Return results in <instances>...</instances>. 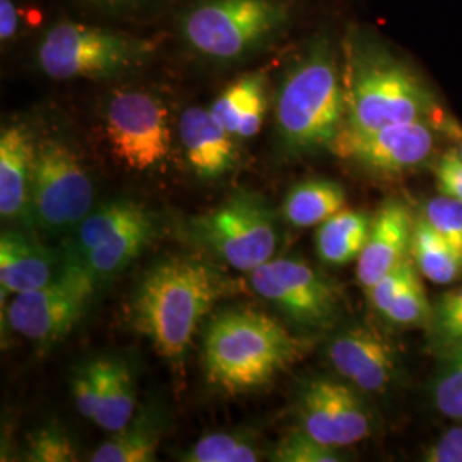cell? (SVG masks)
<instances>
[{"label":"cell","mask_w":462,"mask_h":462,"mask_svg":"<svg viewBox=\"0 0 462 462\" xmlns=\"http://www.w3.org/2000/svg\"><path fill=\"white\" fill-rule=\"evenodd\" d=\"M225 291L228 284L215 265L196 257H168L152 265L134 291V328L162 358L179 366Z\"/></svg>","instance_id":"cell-1"},{"label":"cell","mask_w":462,"mask_h":462,"mask_svg":"<svg viewBox=\"0 0 462 462\" xmlns=\"http://www.w3.org/2000/svg\"><path fill=\"white\" fill-rule=\"evenodd\" d=\"M250 284L259 297L303 329H329L343 310L339 288L298 257L271 259L250 273Z\"/></svg>","instance_id":"cell-9"},{"label":"cell","mask_w":462,"mask_h":462,"mask_svg":"<svg viewBox=\"0 0 462 462\" xmlns=\"http://www.w3.org/2000/svg\"><path fill=\"white\" fill-rule=\"evenodd\" d=\"M19 30V11L13 0H0V40L9 42Z\"/></svg>","instance_id":"cell-38"},{"label":"cell","mask_w":462,"mask_h":462,"mask_svg":"<svg viewBox=\"0 0 462 462\" xmlns=\"http://www.w3.org/2000/svg\"><path fill=\"white\" fill-rule=\"evenodd\" d=\"M446 127L448 129V133L452 135V139H456L457 141V152L461 154L462 158V129H459L457 125H454V124H447Z\"/></svg>","instance_id":"cell-40"},{"label":"cell","mask_w":462,"mask_h":462,"mask_svg":"<svg viewBox=\"0 0 462 462\" xmlns=\"http://www.w3.org/2000/svg\"><path fill=\"white\" fill-rule=\"evenodd\" d=\"M98 290L86 269L62 259L59 274L47 286L14 295L7 312L9 324L19 336L49 346L74 329Z\"/></svg>","instance_id":"cell-10"},{"label":"cell","mask_w":462,"mask_h":462,"mask_svg":"<svg viewBox=\"0 0 462 462\" xmlns=\"http://www.w3.org/2000/svg\"><path fill=\"white\" fill-rule=\"evenodd\" d=\"M189 226L199 244L223 264L248 274L274 259L280 240L276 213L264 198L250 190L233 192Z\"/></svg>","instance_id":"cell-6"},{"label":"cell","mask_w":462,"mask_h":462,"mask_svg":"<svg viewBox=\"0 0 462 462\" xmlns=\"http://www.w3.org/2000/svg\"><path fill=\"white\" fill-rule=\"evenodd\" d=\"M433 353L437 364L430 382L431 402L442 416L462 421V341L448 343Z\"/></svg>","instance_id":"cell-26"},{"label":"cell","mask_w":462,"mask_h":462,"mask_svg":"<svg viewBox=\"0 0 462 462\" xmlns=\"http://www.w3.org/2000/svg\"><path fill=\"white\" fill-rule=\"evenodd\" d=\"M265 108L264 74H248L216 98L211 114L231 135L248 139L261 131Z\"/></svg>","instance_id":"cell-20"},{"label":"cell","mask_w":462,"mask_h":462,"mask_svg":"<svg viewBox=\"0 0 462 462\" xmlns=\"http://www.w3.org/2000/svg\"><path fill=\"white\" fill-rule=\"evenodd\" d=\"M346 84L326 40L307 50L284 74L276 98L281 146L293 156L330 149L346 124Z\"/></svg>","instance_id":"cell-3"},{"label":"cell","mask_w":462,"mask_h":462,"mask_svg":"<svg viewBox=\"0 0 462 462\" xmlns=\"http://www.w3.org/2000/svg\"><path fill=\"white\" fill-rule=\"evenodd\" d=\"M347 116L345 127L358 133L385 125L431 120L439 106L429 86L391 53L358 43L347 57Z\"/></svg>","instance_id":"cell-4"},{"label":"cell","mask_w":462,"mask_h":462,"mask_svg":"<svg viewBox=\"0 0 462 462\" xmlns=\"http://www.w3.org/2000/svg\"><path fill=\"white\" fill-rule=\"evenodd\" d=\"M303 349L305 341L271 315L254 309L221 310L204 328V375L225 394H247L267 387L298 362Z\"/></svg>","instance_id":"cell-2"},{"label":"cell","mask_w":462,"mask_h":462,"mask_svg":"<svg viewBox=\"0 0 462 462\" xmlns=\"http://www.w3.org/2000/svg\"><path fill=\"white\" fill-rule=\"evenodd\" d=\"M33 139L23 125L0 134V215L2 219L26 216L33 177Z\"/></svg>","instance_id":"cell-18"},{"label":"cell","mask_w":462,"mask_h":462,"mask_svg":"<svg viewBox=\"0 0 462 462\" xmlns=\"http://www.w3.org/2000/svg\"><path fill=\"white\" fill-rule=\"evenodd\" d=\"M300 429L326 446H355L368 439L374 429V413L364 393L345 379L314 377L298 394Z\"/></svg>","instance_id":"cell-13"},{"label":"cell","mask_w":462,"mask_h":462,"mask_svg":"<svg viewBox=\"0 0 462 462\" xmlns=\"http://www.w3.org/2000/svg\"><path fill=\"white\" fill-rule=\"evenodd\" d=\"M439 192L462 202V158L457 149L444 152L433 166Z\"/></svg>","instance_id":"cell-34"},{"label":"cell","mask_w":462,"mask_h":462,"mask_svg":"<svg viewBox=\"0 0 462 462\" xmlns=\"http://www.w3.org/2000/svg\"><path fill=\"white\" fill-rule=\"evenodd\" d=\"M149 51L146 40L64 21L42 38L36 60L51 79H105L127 72Z\"/></svg>","instance_id":"cell-7"},{"label":"cell","mask_w":462,"mask_h":462,"mask_svg":"<svg viewBox=\"0 0 462 462\" xmlns=\"http://www.w3.org/2000/svg\"><path fill=\"white\" fill-rule=\"evenodd\" d=\"M23 456L30 462H72L78 461V448L66 430L45 427L28 437Z\"/></svg>","instance_id":"cell-30"},{"label":"cell","mask_w":462,"mask_h":462,"mask_svg":"<svg viewBox=\"0 0 462 462\" xmlns=\"http://www.w3.org/2000/svg\"><path fill=\"white\" fill-rule=\"evenodd\" d=\"M62 267L33 236L16 230L0 236V288L2 295H21L40 290L55 280Z\"/></svg>","instance_id":"cell-17"},{"label":"cell","mask_w":462,"mask_h":462,"mask_svg":"<svg viewBox=\"0 0 462 462\" xmlns=\"http://www.w3.org/2000/svg\"><path fill=\"white\" fill-rule=\"evenodd\" d=\"M411 257L423 278L435 284L462 280V254L431 228L425 216L414 215Z\"/></svg>","instance_id":"cell-24"},{"label":"cell","mask_w":462,"mask_h":462,"mask_svg":"<svg viewBox=\"0 0 462 462\" xmlns=\"http://www.w3.org/2000/svg\"><path fill=\"white\" fill-rule=\"evenodd\" d=\"M346 190L329 179H310L295 185L282 204L284 219L295 228L319 226L345 209Z\"/></svg>","instance_id":"cell-23"},{"label":"cell","mask_w":462,"mask_h":462,"mask_svg":"<svg viewBox=\"0 0 462 462\" xmlns=\"http://www.w3.org/2000/svg\"><path fill=\"white\" fill-rule=\"evenodd\" d=\"M372 216L341 209L319 225L315 250L324 264L346 265L358 261L372 228Z\"/></svg>","instance_id":"cell-21"},{"label":"cell","mask_w":462,"mask_h":462,"mask_svg":"<svg viewBox=\"0 0 462 462\" xmlns=\"http://www.w3.org/2000/svg\"><path fill=\"white\" fill-rule=\"evenodd\" d=\"M418 273V267L414 264L413 257H408L396 269L387 273L383 278H380L372 288H368L365 293L370 300L372 309L382 317L394 301V298L404 290V286L413 280Z\"/></svg>","instance_id":"cell-32"},{"label":"cell","mask_w":462,"mask_h":462,"mask_svg":"<svg viewBox=\"0 0 462 462\" xmlns=\"http://www.w3.org/2000/svg\"><path fill=\"white\" fill-rule=\"evenodd\" d=\"M156 236V216L148 213L141 219L134 221L133 225L103 238L97 247L89 250L81 259L64 261L81 265L101 288L105 282L114 280L122 271H125L133 264L134 261L152 244Z\"/></svg>","instance_id":"cell-19"},{"label":"cell","mask_w":462,"mask_h":462,"mask_svg":"<svg viewBox=\"0 0 462 462\" xmlns=\"http://www.w3.org/2000/svg\"><path fill=\"white\" fill-rule=\"evenodd\" d=\"M95 187L76 151L60 139L43 141L34 154L26 217L49 235L72 233L93 211Z\"/></svg>","instance_id":"cell-8"},{"label":"cell","mask_w":462,"mask_h":462,"mask_svg":"<svg viewBox=\"0 0 462 462\" xmlns=\"http://www.w3.org/2000/svg\"><path fill=\"white\" fill-rule=\"evenodd\" d=\"M431 120H413L358 133L343 127L330 151L377 177H402L427 165L437 148Z\"/></svg>","instance_id":"cell-12"},{"label":"cell","mask_w":462,"mask_h":462,"mask_svg":"<svg viewBox=\"0 0 462 462\" xmlns=\"http://www.w3.org/2000/svg\"><path fill=\"white\" fill-rule=\"evenodd\" d=\"M414 215L406 202L389 199L372 219L364 252L356 261V280L365 291L411 257Z\"/></svg>","instance_id":"cell-15"},{"label":"cell","mask_w":462,"mask_h":462,"mask_svg":"<svg viewBox=\"0 0 462 462\" xmlns=\"http://www.w3.org/2000/svg\"><path fill=\"white\" fill-rule=\"evenodd\" d=\"M70 393L81 416L86 420H95L99 399L98 360L83 364L74 370L70 379Z\"/></svg>","instance_id":"cell-33"},{"label":"cell","mask_w":462,"mask_h":462,"mask_svg":"<svg viewBox=\"0 0 462 462\" xmlns=\"http://www.w3.org/2000/svg\"><path fill=\"white\" fill-rule=\"evenodd\" d=\"M430 346L435 351L454 341H462V315L447 322L446 326L429 332Z\"/></svg>","instance_id":"cell-37"},{"label":"cell","mask_w":462,"mask_h":462,"mask_svg":"<svg viewBox=\"0 0 462 462\" xmlns=\"http://www.w3.org/2000/svg\"><path fill=\"white\" fill-rule=\"evenodd\" d=\"M271 459L278 462H341L346 461L347 457L343 448L326 446L298 427L281 440Z\"/></svg>","instance_id":"cell-29"},{"label":"cell","mask_w":462,"mask_h":462,"mask_svg":"<svg viewBox=\"0 0 462 462\" xmlns=\"http://www.w3.org/2000/svg\"><path fill=\"white\" fill-rule=\"evenodd\" d=\"M99 399L95 423L110 433L134 420L135 385L129 365L118 358H99Z\"/></svg>","instance_id":"cell-22"},{"label":"cell","mask_w":462,"mask_h":462,"mask_svg":"<svg viewBox=\"0 0 462 462\" xmlns=\"http://www.w3.org/2000/svg\"><path fill=\"white\" fill-rule=\"evenodd\" d=\"M421 215L433 230L462 254V202L440 194L430 199Z\"/></svg>","instance_id":"cell-31"},{"label":"cell","mask_w":462,"mask_h":462,"mask_svg":"<svg viewBox=\"0 0 462 462\" xmlns=\"http://www.w3.org/2000/svg\"><path fill=\"white\" fill-rule=\"evenodd\" d=\"M179 135L189 165L202 180H216L236 163L233 135L216 120L211 110L187 108L179 122Z\"/></svg>","instance_id":"cell-16"},{"label":"cell","mask_w":462,"mask_h":462,"mask_svg":"<svg viewBox=\"0 0 462 462\" xmlns=\"http://www.w3.org/2000/svg\"><path fill=\"white\" fill-rule=\"evenodd\" d=\"M264 452L254 433L221 431L200 437L182 456L185 462H257Z\"/></svg>","instance_id":"cell-27"},{"label":"cell","mask_w":462,"mask_h":462,"mask_svg":"<svg viewBox=\"0 0 462 462\" xmlns=\"http://www.w3.org/2000/svg\"><path fill=\"white\" fill-rule=\"evenodd\" d=\"M328 360L341 379L364 394L391 391L402 374V360L391 337L362 322L330 337Z\"/></svg>","instance_id":"cell-14"},{"label":"cell","mask_w":462,"mask_h":462,"mask_svg":"<svg viewBox=\"0 0 462 462\" xmlns=\"http://www.w3.org/2000/svg\"><path fill=\"white\" fill-rule=\"evenodd\" d=\"M88 2L98 4L103 7H120V5H131V4H135L139 0H88Z\"/></svg>","instance_id":"cell-39"},{"label":"cell","mask_w":462,"mask_h":462,"mask_svg":"<svg viewBox=\"0 0 462 462\" xmlns=\"http://www.w3.org/2000/svg\"><path fill=\"white\" fill-rule=\"evenodd\" d=\"M423 276L420 271L413 276L404 290L394 298L387 312L382 315L389 324L397 328H425L431 317V303L423 286Z\"/></svg>","instance_id":"cell-28"},{"label":"cell","mask_w":462,"mask_h":462,"mask_svg":"<svg viewBox=\"0 0 462 462\" xmlns=\"http://www.w3.org/2000/svg\"><path fill=\"white\" fill-rule=\"evenodd\" d=\"M462 315V286L454 288L444 293L435 303H431V317H430L427 332L437 330L452 319Z\"/></svg>","instance_id":"cell-36"},{"label":"cell","mask_w":462,"mask_h":462,"mask_svg":"<svg viewBox=\"0 0 462 462\" xmlns=\"http://www.w3.org/2000/svg\"><path fill=\"white\" fill-rule=\"evenodd\" d=\"M105 134L112 154L134 171H148L168 158V114L162 99L148 91L114 93L105 110Z\"/></svg>","instance_id":"cell-11"},{"label":"cell","mask_w":462,"mask_h":462,"mask_svg":"<svg viewBox=\"0 0 462 462\" xmlns=\"http://www.w3.org/2000/svg\"><path fill=\"white\" fill-rule=\"evenodd\" d=\"M160 447V427L151 414H141L93 452V462H152Z\"/></svg>","instance_id":"cell-25"},{"label":"cell","mask_w":462,"mask_h":462,"mask_svg":"<svg viewBox=\"0 0 462 462\" xmlns=\"http://www.w3.org/2000/svg\"><path fill=\"white\" fill-rule=\"evenodd\" d=\"M282 0H199L182 19L185 43L211 60H240L263 49L284 28Z\"/></svg>","instance_id":"cell-5"},{"label":"cell","mask_w":462,"mask_h":462,"mask_svg":"<svg viewBox=\"0 0 462 462\" xmlns=\"http://www.w3.org/2000/svg\"><path fill=\"white\" fill-rule=\"evenodd\" d=\"M421 461L462 462V423L446 430L435 442L425 447Z\"/></svg>","instance_id":"cell-35"}]
</instances>
